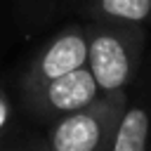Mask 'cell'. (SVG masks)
Wrapping results in <instances>:
<instances>
[{
    "label": "cell",
    "instance_id": "cell-1",
    "mask_svg": "<svg viewBox=\"0 0 151 151\" xmlns=\"http://www.w3.org/2000/svg\"><path fill=\"white\" fill-rule=\"evenodd\" d=\"M144 50V26L92 19L87 26V68L99 92H120L132 80Z\"/></svg>",
    "mask_w": 151,
    "mask_h": 151
},
{
    "label": "cell",
    "instance_id": "cell-2",
    "mask_svg": "<svg viewBox=\"0 0 151 151\" xmlns=\"http://www.w3.org/2000/svg\"><path fill=\"white\" fill-rule=\"evenodd\" d=\"M125 106V90L106 92L90 106L57 118L47 137L50 151H106Z\"/></svg>",
    "mask_w": 151,
    "mask_h": 151
},
{
    "label": "cell",
    "instance_id": "cell-3",
    "mask_svg": "<svg viewBox=\"0 0 151 151\" xmlns=\"http://www.w3.org/2000/svg\"><path fill=\"white\" fill-rule=\"evenodd\" d=\"M80 66H87V26H66L35 54L26 68L24 92L28 94Z\"/></svg>",
    "mask_w": 151,
    "mask_h": 151
},
{
    "label": "cell",
    "instance_id": "cell-4",
    "mask_svg": "<svg viewBox=\"0 0 151 151\" xmlns=\"http://www.w3.org/2000/svg\"><path fill=\"white\" fill-rule=\"evenodd\" d=\"M99 94L101 92H99V85H97L94 76L90 73L87 66H80V68L68 71V73L40 85L38 90L28 92L26 99L42 116L61 118L66 113H73V111H80V109L90 106Z\"/></svg>",
    "mask_w": 151,
    "mask_h": 151
},
{
    "label": "cell",
    "instance_id": "cell-5",
    "mask_svg": "<svg viewBox=\"0 0 151 151\" xmlns=\"http://www.w3.org/2000/svg\"><path fill=\"white\" fill-rule=\"evenodd\" d=\"M149 130L151 120L146 109L125 106L106 151H149Z\"/></svg>",
    "mask_w": 151,
    "mask_h": 151
},
{
    "label": "cell",
    "instance_id": "cell-6",
    "mask_svg": "<svg viewBox=\"0 0 151 151\" xmlns=\"http://www.w3.org/2000/svg\"><path fill=\"white\" fill-rule=\"evenodd\" d=\"M85 12L92 19L144 26L151 21V0H90Z\"/></svg>",
    "mask_w": 151,
    "mask_h": 151
},
{
    "label": "cell",
    "instance_id": "cell-7",
    "mask_svg": "<svg viewBox=\"0 0 151 151\" xmlns=\"http://www.w3.org/2000/svg\"><path fill=\"white\" fill-rule=\"evenodd\" d=\"M7 116H9V106H7V99H5V94L0 90V130H2L5 120H7Z\"/></svg>",
    "mask_w": 151,
    "mask_h": 151
},
{
    "label": "cell",
    "instance_id": "cell-8",
    "mask_svg": "<svg viewBox=\"0 0 151 151\" xmlns=\"http://www.w3.org/2000/svg\"><path fill=\"white\" fill-rule=\"evenodd\" d=\"M2 151H19V149H2Z\"/></svg>",
    "mask_w": 151,
    "mask_h": 151
}]
</instances>
